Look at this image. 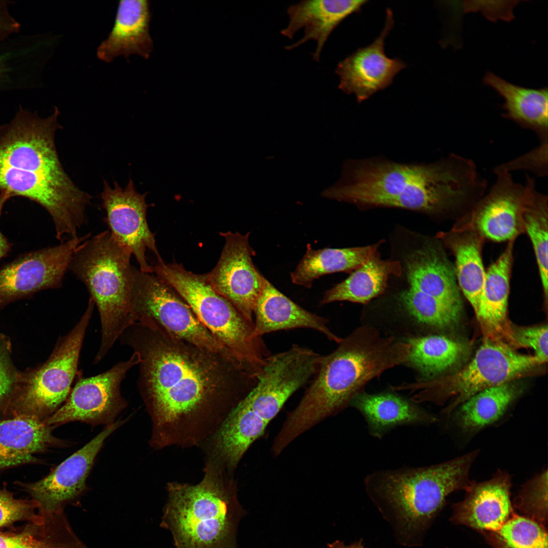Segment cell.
<instances>
[{
	"mask_svg": "<svg viewBox=\"0 0 548 548\" xmlns=\"http://www.w3.org/2000/svg\"><path fill=\"white\" fill-rule=\"evenodd\" d=\"M401 272L399 261L381 259L376 252L348 278L326 291L320 305L337 301L366 303L385 290L390 276H399Z\"/></svg>",
	"mask_w": 548,
	"mask_h": 548,
	"instance_id": "obj_30",
	"label": "cell"
},
{
	"mask_svg": "<svg viewBox=\"0 0 548 548\" xmlns=\"http://www.w3.org/2000/svg\"><path fill=\"white\" fill-rule=\"evenodd\" d=\"M0 548H89L75 534L64 513L43 516L0 532Z\"/></svg>",
	"mask_w": 548,
	"mask_h": 548,
	"instance_id": "obj_31",
	"label": "cell"
},
{
	"mask_svg": "<svg viewBox=\"0 0 548 548\" xmlns=\"http://www.w3.org/2000/svg\"><path fill=\"white\" fill-rule=\"evenodd\" d=\"M49 57L41 34L19 33L0 43V93L36 87Z\"/></svg>",
	"mask_w": 548,
	"mask_h": 548,
	"instance_id": "obj_23",
	"label": "cell"
},
{
	"mask_svg": "<svg viewBox=\"0 0 548 548\" xmlns=\"http://www.w3.org/2000/svg\"><path fill=\"white\" fill-rule=\"evenodd\" d=\"M479 452L475 450L428 466L376 471L365 477L366 493L390 524L398 544L422 545L447 497L470 482V470Z\"/></svg>",
	"mask_w": 548,
	"mask_h": 548,
	"instance_id": "obj_4",
	"label": "cell"
},
{
	"mask_svg": "<svg viewBox=\"0 0 548 548\" xmlns=\"http://www.w3.org/2000/svg\"><path fill=\"white\" fill-rule=\"evenodd\" d=\"M516 238L486 271L485 281L475 313L484 337L515 350L512 323L507 317L509 281Z\"/></svg>",
	"mask_w": 548,
	"mask_h": 548,
	"instance_id": "obj_19",
	"label": "cell"
},
{
	"mask_svg": "<svg viewBox=\"0 0 548 548\" xmlns=\"http://www.w3.org/2000/svg\"><path fill=\"white\" fill-rule=\"evenodd\" d=\"M12 346L9 338L0 333V411L11 397L16 383L18 371L11 358Z\"/></svg>",
	"mask_w": 548,
	"mask_h": 548,
	"instance_id": "obj_42",
	"label": "cell"
},
{
	"mask_svg": "<svg viewBox=\"0 0 548 548\" xmlns=\"http://www.w3.org/2000/svg\"><path fill=\"white\" fill-rule=\"evenodd\" d=\"M132 254L103 231L77 247L68 269L86 286L100 318L101 339L94 364L107 355L120 335L135 320L131 297L134 266Z\"/></svg>",
	"mask_w": 548,
	"mask_h": 548,
	"instance_id": "obj_6",
	"label": "cell"
},
{
	"mask_svg": "<svg viewBox=\"0 0 548 548\" xmlns=\"http://www.w3.org/2000/svg\"><path fill=\"white\" fill-rule=\"evenodd\" d=\"M522 392L513 381L485 389L460 405L456 422L464 432H478L498 421Z\"/></svg>",
	"mask_w": 548,
	"mask_h": 548,
	"instance_id": "obj_33",
	"label": "cell"
},
{
	"mask_svg": "<svg viewBox=\"0 0 548 548\" xmlns=\"http://www.w3.org/2000/svg\"><path fill=\"white\" fill-rule=\"evenodd\" d=\"M515 349L531 348L543 364L547 361V325L519 327L512 324Z\"/></svg>",
	"mask_w": 548,
	"mask_h": 548,
	"instance_id": "obj_41",
	"label": "cell"
},
{
	"mask_svg": "<svg viewBox=\"0 0 548 548\" xmlns=\"http://www.w3.org/2000/svg\"><path fill=\"white\" fill-rule=\"evenodd\" d=\"M160 526L176 548H237L238 525L246 512L235 491L208 471L198 484L171 483Z\"/></svg>",
	"mask_w": 548,
	"mask_h": 548,
	"instance_id": "obj_7",
	"label": "cell"
},
{
	"mask_svg": "<svg viewBox=\"0 0 548 548\" xmlns=\"http://www.w3.org/2000/svg\"><path fill=\"white\" fill-rule=\"evenodd\" d=\"M349 405L362 414L369 434L378 438H382L398 426L426 425L438 421L435 416L411 400L392 393L370 394L361 392L354 396Z\"/></svg>",
	"mask_w": 548,
	"mask_h": 548,
	"instance_id": "obj_27",
	"label": "cell"
},
{
	"mask_svg": "<svg viewBox=\"0 0 548 548\" xmlns=\"http://www.w3.org/2000/svg\"><path fill=\"white\" fill-rule=\"evenodd\" d=\"M436 237L453 253L459 287L475 313L486 274L482 258L485 239L475 230L459 223L449 231L438 233Z\"/></svg>",
	"mask_w": 548,
	"mask_h": 548,
	"instance_id": "obj_28",
	"label": "cell"
},
{
	"mask_svg": "<svg viewBox=\"0 0 548 548\" xmlns=\"http://www.w3.org/2000/svg\"><path fill=\"white\" fill-rule=\"evenodd\" d=\"M367 2L312 0L302 1L290 6L287 11L288 24L281 33L292 39L299 30L303 29L304 36L285 49L292 50L308 41H315L317 46L312 56L314 60L318 62L323 48L333 30L347 17L358 12Z\"/></svg>",
	"mask_w": 548,
	"mask_h": 548,
	"instance_id": "obj_21",
	"label": "cell"
},
{
	"mask_svg": "<svg viewBox=\"0 0 548 548\" xmlns=\"http://www.w3.org/2000/svg\"><path fill=\"white\" fill-rule=\"evenodd\" d=\"M139 362L138 355L133 352L127 360L97 375L84 377L79 371L64 402L44 422L54 428L75 421L93 426L114 423L127 406L121 394L122 382L127 372Z\"/></svg>",
	"mask_w": 548,
	"mask_h": 548,
	"instance_id": "obj_12",
	"label": "cell"
},
{
	"mask_svg": "<svg viewBox=\"0 0 548 548\" xmlns=\"http://www.w3.org/2000/svg\"><path fill=\"white\" fill-rule=\"evenodd\" d=\"M327 548H365L363 543V540L360 539L358 541H355L354 542L346 545L344 541L340 540H336L334 542L328 543L327 544Z\"/></svg>",
	"mask_w": 548,
	"mask_h": 548,
	"instance_id": "obj_46",
	"label": "cell"
},
{
	"mask_svg": "<svg viewBox=\"0 0 548 548\" xmlns=\"http://www.w3.org/2000/svg\"><path fill=\"white\" fill-rule=\"evenodd\" d=\"M379 244L317 250L307 244L305 255L290 274L291 280L296 285L310 288L315 279L323 275L356 269L377 252Z\"/></svg>",
	"mask_w": 548,
	"mask_h": 548,
	"instance_id": "obj_32",
	"label": "cell"
},
{
	"mask_svg": "<svg viewBox=\"0 0 548 548\" xmlns=\"http://www.w3.org/2000/svg\"><path fill=\"white\" fill-rule=\"evenodd\" d=\"M90 237L67 239L57 246L22 254L0 268V310L41 291L61 287L77 247Z\"/></svg>",
	"mask_w": 548,
	"mask_h": 548,
	"instance_id": "obj_14",
	"label": "cell"
},
{
	"mask_svg": "<svg viewBox=\"0 0 548 548\" xmlns=\"http://www.w3.org/2000/svg\"><path fill=\"white\" fill-rule=\"evenodd\" d=\"M518 2V1H471V4H465L464 9L465 12L481 11L484 16L491 21H495L498 19L510 21L514 18L512 9Z\"/></svg>",
	"mask_w": 548,
	"mask_h": 548,
	"instance_id": "obj_43",
	"label": "cell"
},
{
	"mask_svg": "<svg viewBox=\"0 0 548 548\" xmlns=\"http://www.w3.org/2000/svg\"><path fill=\"white\" fill-rule=\"evenodd\" d=\"M124 422L119 420L106 426L89 442L40 480L16 483L38 503L39 514H60L64 513L67 505H78L85 493L87 478L105 441Z\"/></svg>",
	"mask_w": 548,
	"mask_h": 548,
	"instance_id": "obj_15",
	"label": "cell"
},
{
	"mask_svg": "<svg viewBox=\"0 0 548 548\" xmlns=\"http://www.w3.org/2000/svg\"><path fill=\"white\" fill-rule=\"evenodd\" d=\"M316 370L314 359L295 346L267 358L256 385L232 409L216 433V450L227 464L237 465L289 397Z\"/></svg>",
	"mask_w": 548,
	"mask_h": 548,
	"instance_id": "obj_5",
	"label": "cell"
},
{
	"mask_svg": "<svg viewBox=\"0 0 548 548\" xmlns=\"http://www.w3.org/2000/svg\"><path fill=\"white\" fill-rule=\"evenodd\" d=\"M131 305L136 322L163 328L172 336L199 349L232 358L169 284L134 266Z\"/></svg>",
	"mask_w": 548,
	"mask_h": 548,
	"instance_id": "obj_11",
	"label": "cell"
},
{
	"mask_svg": "<svg viewBox=\"0 0 548 548\" xmlns=\"http://www.w3.org/2000/svg\"><path fill=\"white\" fill-rule=\"evenodd\" d=\"M13 2L0 0V43L13 37L21 30V24L11 11Z\"/></svg>",
	"mask_w": 548,
	"mask_h": 548,
	"instance_id": "obj_44",
	"label": "cell"
},
{
	"mask_svg": "<svg viewBox=\"0 0 548 548\" xmlns=\"http://www.w3.org/2000/svg\"><path fill=\"white\" fill-rule=\"evenodd\" d=\"M153 272L169 284L190 306L201 324L246 370L256 375L271 354L254 324L218 293L205 274L186 270L182 264L157 261Z\"/></svg>",
	"mask_w": 548,
	"mask_h": 548,
	"instance_id": "obj_8",
	"label": "cell"
},
{
	"mask_svg": "<svg viewBox=\"0 0 548 548\" xmlns=\"http://www.w3.org/2000/svg\"><path fill=\"white\" fill-rule=\"evenodd\" d=\"M10 198L5 192H0V218L6 202ZM12 244L0 230V260L5 257L11 250Z\"/></svg>",
	"mask_w": 548,
	"mask_h": 548,
	"instance_id": "obj_45",
	"label": "cell"
},
{
	"mask_svg": "<svg viewBox=\"0 0 548 548\" xmlns=\"http://www.w3.org/2000/svg\"><path fill=\"white\" fill-rule=\"evenodd\" d=\"M39 505L33 499L15 498L13 493L3 485L0 486V529L12 527L19 521L35 522L43 516L38 510Z\"/></svg>",
	"mask_w": 548,
	"mask_h": 548,
	"instance_id": "obj_39",
	"label": "cell"
},
{
	"mask_svg": "<svg viewBox=\"0 0 548 548\" xmlns=\"http://www.w3.org/2000/svg\"><path fill=\"white\" fill-rule=\"evenodd\" d=\"M548 140L539 141L538 146L508 162L500 164L507 171L530 172L538 177L548 174Z\"/></svg>",
	"mask_w": 548,
	"mask_h": 548,
	"instance_id": "obj_40",
	"label": "cell"
},
{
	"mask_svg": "<svg viewBox=\"0 0 548 548\" xmlns=\"http://www.w3.org/2000/svg\"><path fill=\"white\" fill-rule=\"evenodd\" d=\"M547 470H543L521 487L515 505L535 521L544 522L547 515Z\"/></svg>",
	"mask_w": 548,
	"mask_h": 548,
	"instance_id": "obj_38",
	"label": "cell"
},
{
	"mask_svg": "<svg viewBox=\"0 0 548 548\" xmlns=\"http://www.w3.org/2000/svg\"><path fill=\"white\" fill-rule=\"evenodd\" d=\"M495 181L458 223L494 242L510 241L525 232L523 214L529 193L524 185L499 164L494 169Z\"/></svg>",
	"mask_w": 548,
	"mask_h": 548,
	"instance_id": "obj_13",
	"label": "cell"
},
{
	"mask_svg": "<svg viewBox=\"0 0 548 548\" xmlns=\"http://www.w3.org/2000/svg\"><path fill=\"white\" fill-rule=\"evenodd\" d=\"M118 339L139 357L138 386L156 427L192 416L229 386L231 374L220 362L225 357L163 334L159 328L136 322Z\"/></svg>",
	"mask_w": 548,
	"mask_h": 548,
	"instance_id": "obj_2",
	"label": "cell"
},
{
	"mask_svg": "<svg viewBox=\"0 0 548 548\" xmlns=\"http://www.w3.org/2000/svg\"><path fill=\"white\" fill-rule=\"evenodd\" d=\"M147 193L138 192L131 179L124 188L115 181L111 187L106 181L101 193L102 207L106 213L105 222L112 236L128 248L134 255L139 269L153 273L146 252H153L157 261L162 260L157 248L155 234L150 230L147 220L149 206L146 201Z\"/></svg>",
	"mask_w": 548,
	"mask_h": 548,
	"instance_id": "obj_17",
	"label": "cell"
},
{
	"mask_svg": "<svg viewBox=\"0 0 548 548\" xmlns=\"http://www.w3.org/2000/svg\"><path fill=\"white\" fill-rule=\"evenodd\" d=\"M94 306L89 298L80 320L58 338L45 362L18 372L14 389L2 413L3 417L27 416L45 421L63 404L79 372L80 353Z\"/></svg>",
	"mask_w": 548,
	"mask_h": 548,
	"instance_id": "obj_9",
	"label": "cell"
},
{
	"mask_svg": "<svg viewBox=\"0 0 548 548\" xmlns=\"http://www.w3.org/2000/svg\"><path fill=\"white\" fill-rule=\"evenodd\" d=\"M405 265L409 288L462 311L454 265L438 244H425L409 253Z\"/></svg>",
	"mask_w": 548,
	"mask_h": 548,
	"instance_id": "obj_22",
	"label": "cell"
},
{
	"mask_svg": "<svg viewBox=\"0 0 548 548\" xmlns=\"http://www.w3.org/2000/svg\"><path fill=\"white\" fill-rule=\"evenodd\" d=\"M543 364L535 355H525L502 343L484 340L471 361L452 374L415 383H404L399 390L419 392L410 400L416 403L431 402L442 405L449 398L456 399L442 414L447 421L458 405L476 393L514 381Z\"/></svg>",
	"mask_w": 548,
	"mask_h": 548,
	"instance_id": "obj_10",
	"label": "cell"
},
{
	"mask_svg": "<svg viewBox=\"0 0 548 548\" xmlns=\"http://www.w3.org/2000/svg\"><path fill=\"white\" fill-rule=\"evenodd\" d=\"M149 10L145 0H124L118 4L113 26L97 49L100 60L111 62L132 54L147 58L151 50L149 33Z\"/></svg>",
	"mask_w": 548,
	"mask_h": 548,
	"instance_id": "obj_25",
	"label": "cell"
},
{
	"mask_svg": "<svg viewBox=\"0 0 548 548\" xmlns=\"http://www.w3.org/2000/svg\"><path fill=\"white\" fill-rule=\"evenodd\" d=\"M54 427L38 418L20 416L0 421V470L36 463V455L66 443L52 433Z\"/></svg>",
	"mask_w": 548,
	"mask_h": 548,
	"instance_id": "obj_24",
	"label": "cell"
},
{
	"mask_svg": "<svg viewBox=\"0 0 548 548\" xmlns=\"http://www.w3.org/2000/svg\"><path fill=\"white\" fill-rule=\"evenodd\" d=\"M250 232H221L225 245L215 267L206 273L212 288L254 324V310L267 279L254 264Z\"/></svg>",
	"mask_w": 548,
	"mask_h": 548,
	"instance_id": "obj_16",
	"label": "cell"
},
{
	"mask_svg": "<svg viewBox=\"0 0 548 548\" xmlns=\"http://www.w3.org/2000/svg\"><path fill=\"white\" fill-rule=\"evenodd\" d=\"M410 346L363 326L342 338L331 353L321 356L318 369L296 407L275 437L286 448L324 419L349 405L370 381L407 362Z\"/></svg>",
	"mask_w": 548,
	"mask_h": 548,
	"instance_id": "obj_3",
	"label": "cell"
},
{
	"mask_svg": "<svg viewBox=\"0 0 548 548\" xmlns=\"http://www.w3.org/2000/svg\"><path fill=\"white\" fill-rule=\"evenodd\" d=\"M392 11H386L384 28L370 45L358 49L340 61L335 73L339 78L338 88L344 93L354 94L358 103L386 89L406 64L385 53V40L394 25Z\"/></svg>",
	"mask_w": 548,
	"mask_h": 548,
	"instance_id": "obj_18",
	"label": "cell"
},
{
	"mask_svg": "<svg viewBox=\"0 0 548 548\" xmlns=\"http://www.w3.org/2000/svg\"><path fill=\"white\" fill-rule=\"evenodd\" d=\"M254 317V334L257 337L278 330L305 328L317 330L337 344L342 338L330 330L324 318L295 303L267 280L256 302Z\"/></svg>",
	"mask_w": 548,
	"mask_h": 548,
	"instance_id": "obj_26",
	"label": "cell"
},
{
	"mask_svg": "<svg viewBox=\"0 0 548 548\" xmlns=\"http://www.w3.org/2000/svg\"><path fill=\"white\" fill-rule=\"evenodd\" d=\"M408 362L428 380L458 365L468 354L467 346L443 335L410 337Z\"/></svg>",
	"mask_w": 548,
	"mask_h": 548,
	"instance_id": "obj_34",
	"label": "cell"
},
{
	"mask_svg": "<svg viewBox=\"0 0 548 548\" xmlns=\"http://www.w3.org/2000/svg\"><path fill=\"white\" fill-rule=\"evenodd\" d=\"M529 193L523 214L525 232L534 251L543 289L544 300L547 299L548 199L537 189L535 180L527 175Z\"/></svg>",
	"mask_w": 548,
	"mask_h": 548,
	"instance_id": "obj_35",
	"label": "cell"
},
{
	"mask_svg": "<svg viewBox=\"0 0 548 548\" xmlns=\"http://www.w3.org/2000/svg\"><path fill=\"white\" fill-rule=\"evenodd\" d=\"M55 107L46 118L20 107L12 120L0 127V192L21 196L43 207L60 241L78 236L85 223L92 197L64 172L55 145L61 126Z\"/></svg>",
	"mask_w": 548,
	"mask_h": 548,
	"instance_id": "obj_1",
	"label": "cell"
},
{
	"mask_svg": "<svg viewBox=\"0 0 548 548\" xmlns=\"http://www.w3.org/2000/svg\"><path fill=\"white\" fill-rule=\"evenodd\" d=\"M398 299L410 316L425 325L450 329L457 324L460 318L462 311L410 288L401 292Z\"/></svg>",
	"mask_w": 548,
	"mask_h": 548,
	"instance_id": "obj_36",
	"label": "cell"
},
{
	"mask_svg": "<svg viewBox=\"0 0 548 548\" xmlns=\"http://www.w3.org/2000/svg\"><path fill=\"white\" fill-rule=\"evenodd\" d=\"M496 532L503 548H547L546 531L530 518L513 517Z\"/></svg>",
	"mask_w": 548,
	"mask_h": 548,
	"instance_id": "obj_37",
	"label": "cell"
},
{
	"mask_svg": "<svg viewBox=\"0 0 548 548\" xmlns=\"http://www.w3.org/2000/svg\"><path fill=\"white\" fill-rule=\"evenodd\" d=\"M511 485L510 474L501 469L487 481H471L464 500L455 505L456 520L478 530L497 531L512 511Z\"/></svg>",
	"mask_w": 548,
	"mask_h": 548,
	"instance_id": "obj_20",
	"label": "cell"
},
{
	"mask_svg": "<svg viewBox=\"0 0 548 548\" xmlns=\"http://www.w3.org/2000/svg\"><path fill=\"white\" fill-rule=\"evenodd\" d=\"M484 82L504 100L503 117L533 131L539 141L548 140V89H535L510 83L488 72Z\"/></svg>",
	"mask_w": 548,
	"mask_h": 548,
	"instance_id": "obj_29",
	"label": "cell"
}]
</instances>
